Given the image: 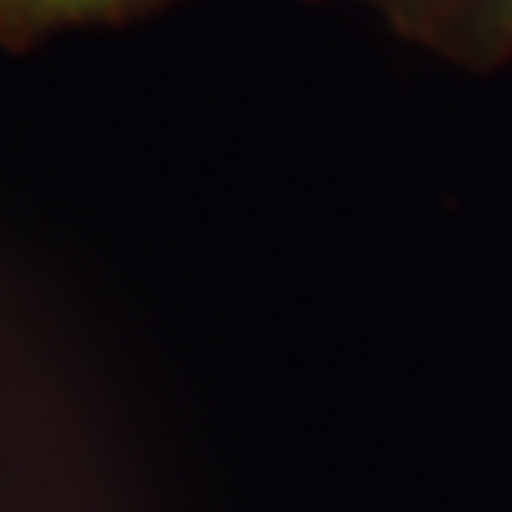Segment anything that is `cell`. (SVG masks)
Instances as JSON below:
<instances>
[{"mask_svg": "<svg viewBox=\"0 0 512 512\" xmlns=\"http://www.w3.org/2000/svg\"><path fill=\"white\" fill-rule=\"evenodd\" d=\"M367 5H376V9H384L389 13V22L397 26V30H406L414 18H419V13L431 5V0H367Z\"/></svg>", "mask_w": 512, "mask_h": 512, "instance_id": "3", "label": "cell"}, {"mask_svg": "<svg viewBox=\"0 0 512 512\" xmlns=\"http://www.w3.org/2000/svg\"><path fill=\"white\" fill-rule=\"evenodd\" d=\"M402 35L466 64L504 60L512 52V0H431Z\"/></svg>", "mask_w": 512, "mask_h": 512, "instance_id": "1", "label": "cell"}, {"mask_svg": "<svg viewBox=\"0 0 512 512\" xmlns=\"http://www.w3.org/2000/svg\"><path fill=\"white\" fill-rule=\"evenodd\" d=\"M167 5L175 0H0V43L22 52L60 30L124 26Z\"/></svg>", "mask_w": 512, "mask_h": 512, "instance_id": "2", "label": "cell"}]
</instances>
